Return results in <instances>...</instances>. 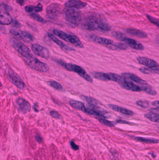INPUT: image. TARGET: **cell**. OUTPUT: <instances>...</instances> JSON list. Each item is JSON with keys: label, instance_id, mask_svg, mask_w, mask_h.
I'll return each instance as SVG.
<instances>
[{"label": "cell", "instance_id": "obj_29", "mask_svg": "<svg viewBox=\"0 0 159 160\" xmlns=\"http://www.w3.org/2000/svg\"><path fill=\"white\" fill-rule=\"evenodd\" d=\"M47 84L52 87L54 89L58 91H61L63 89V87L60 83L55 81H49L47 82Z\"/></svg>", "mask_w": 159, "mask_h": 160}, {"label": "cell", "instance_id": "obj_36", "mask_svg": "<svg viewBox=\"0 0 159 160\" xmlns=\"http://www.w3.org/2000/svg\"><path fill=\"white\" fill-rule=\"evenodd\" d=\"M148 74H156L159 75V66L156 67H148Z\"/></svg>", "mask_w": 159, "mask_h": 160}, {"label": "cell", "instance_id": "obj_14", "mask_svg": "<svg viewBox=\"0 0 159 160\" xmlns=\"http://www.w3.org/2000/svg\"><path fill=\"white\" fill-rule=\"evenodd\" d=\"M120 85L123 88L128 91H135V92H139L142 91L140 87L133 83L129 79L125 78V77H124V82Z\"/></svg>", "mask_w": 159, "mask_h": 160}, {"label": "cell", "instance_id": "obj_34", "mask_svg": "<svg viewBox=\"0 0 159 160\" xmlns=\"http://www.w3.org/2000/svg\"><path fill=\"white\" fill-rule=\"evenodd\" d=\"M99 121L101 124L107 126L108 127H113L114 126V123L110 121L106 120V119L102 118H100L99 119Z\"/></svg>", "mask_w": 159, "mask_h": 160}, {"label": "cell", "instance_id": "obj_33", "mask_svg": "<svg viewBox=\"0 0 159 160\" xmlns=\"http://www.w3.org/2000/svg\"><path fill=\"white\" fill-rule=\"evenodd\" d=\"M147 18L149 20L150 22L152 24H154V25H156L157 27L159 28V20L156 18H154L153 16H151L149 15H146Z\"/></svg>", "mask_w": 159, "mask_h": 160}, {"label": "cell", "instance_id": "obj_20", "mask_svg": "<svg viewBox=\"0 0 159 160\" xmlns=\"http://www.w3.org/2000/svg\"><path fill=\"white\" fill-rule=\"evenodd\" d=\"M126 32L130 35L141 39L146 38L147 36L145 32L135 29H127V30H126Z\"/></svg>", "mask_w": 159, "mask_h": 160}, {"label": "cell", "instance_id": "obj_46", "mask_svg": "<svg viewBox=\"0 0 159 160\" xmlns=\"http://www.w3.org/2000/svg\"><path fill=\"white\" fill-rule=\"evenodd\" d=\"M37 106H36V104H35V105H34V106L33 107L34 110H35V112H39V110H38L37 109Z\"/></svg>", "mask_w": 159, "mask_h": 160}, {"label": "cell", "instance_id": "obj_47", "mask_svg": "<svg viewBox=\"0 0 159 160\" xmlns=\"http://www.w3.org/2000/svg\"><path fill=\"white\" fill-rule=\"evenodd\" d=\"M156 42H158V43H159V35L157 36V37L156 38Z\"/></svg>", "mask_w": 159, "mask_h": 160}, {"label": "cell", "instance_id": "obj_12", "mask_svg": "<svg viewBox=\"0 0 159 160\" xmlns=\"http://www.w3.org/2000/svg\"><path fill=\"white\" fill-rule=\"evenodd\" d=\"M16 104L18 106L19 110L24 114L30 112L31 109L30 103L27 101L22 97H19L16 100Z\"/></svg>", "mask_w": 159, "mask_h": 160}, {"label": "cell", "instance_id": "obj_26", "mask_svg": "<svg viewBox=\"0 0 159 160\" xmlns=\"http://www.w3.org/2000/svg\"><path fill=\"white\" fill-rule=\"evenodd\" d=\"M144 117L151 121L159 123V114L154 113H145Z\"/></svg>", "mask_w": 159, "mask_h": 160}, {"label": "cell", "instance_id": "obj_42", "mask_svg": "<svg viewBox=\"0 0 159 160\" xmlns=\"http://www.w3.org/2000/svg\"><path fill=\"white\" fill-rule=\"evenodd\" d=\"M117 122L118 123H121V124H132L130 122H128L127 121H123V120H118V121H117Z\"/></svg>", "mask_w": 159, "mask_h": 160}, {"label": "cell", "instance_id": "obj_21", "mask_svg": "<svg viewBox=\"0 0 159 160\" xmlns=\"http://www.w3.org/2000/svg\"><path fill=\"white\" fill-rule=\"evenodd\" d=\"M122 76L125 78H127L132 80L134 82L141 85L147 84V82H145V81L142 79L141 78H139L136 75H135L131 73H123L122 74Z\"/></svg>", "mask_w": 159, "mask_h": 160}, {"label": "cell", "instance_id": "obj_25", "mask_svg": "<svg viewBox=\"0 0 159 160\" xmlns=\"http://www.w3.org/2000/svg\"><path fill=\"white\" fill-rule=\"evenodd\" d=\"M109 48L111 49L112 50L118 51V50H125L127 49V46L126 44L121 43H118L110 45Z\"/></svg>", "mask_w": 159, "mask_h": 160}, {"label": "cell", "instance_id": "obj_23", "mask_svg": "<svg viewBox=\"0 0 159 160\" xmlns=\"http://www.w3.org/2000/svg\"><path fill=\"white\" fill-rule=\"evenodd\" d=\"M70 104L72 107L73 108H75L78 110H81L82 112H85L86 110V107L85 104L81 102L75 100H72L70 102Z\"/></svg>", "mask_w": 159, "mask_h": 160}, {"label": "cell", "instance_id": "obj_19", "mask_svg": "<svg viewBox=\"0 0 159 160\" xmlns=\"http://www.w3.org/2000/svg\"><path fill=\"white\" fill-rule=\"evenodd\" d=\"M108 107L114 111L118 112L122 114L132 116L133 114V112L127 108H124L123 107L115 105V104H108Z\"/></svg>", "mask_w": 159, "mask_h": 160}, {"label": "cell", "instance_id": "obj_28", "mask_svg": "<svg viewBox=\"0 0 159 160\" xmlns=\"http://www.w3.org/2000/svg\"><path fill=\"white\" fill-rule=\"evenodd\" d=\"M133 139L136 140L139 142H142L147 143H157L158 142V140L156 139H153V138H145L143 137H135Z\"/></svg>", "mask_w": 159, "mask_h": 160}, {"label": "cell", "instance_id": "obj_5", "mask_svg": "<svg viewBox=\"0 0 159 160\" xmlns=\"http://www.w3.org/2000/svg\"><path fill=\"white\" fill-rule=\"evenodd\" d=\"M24 60L29 67L36 71L45 73L49 70V67L47 64L42 62L33 55L24 58Z\"/></svg>", "mask_w": 159, "mask_h": 160}, {"label": "cell", "instance_id": "obj_41", "mask_svg": "<svg viewBox=\"0 0 159 160\" xmlns=\"http://www.w3.org/2000/svg\"><path fill=\"white\" fill-rule=\"evenodd\" d=\"M36 139L38 142L41 143L43 142V139H42V137L40 135H38V134L36 135Z\"/></svg>", "mask_w": 159, "mask_h": 160}, {"label": "cell", "instance_id": "obj_35", "mask_svg": "<svg viewBox=\"0 0 159 160\" xmlns=\"http://www.w3.org/2000/svg\"><path fill=\"white\" fill-rule=\"evenodd\" d=\"M136 104L141 108H148L149 106V103L148 101L146 100H139L136 102Z\"/></svg>", "mask_w": 159, "mask_h": 160}, {"label": "cell", "instance_id": "obj_44", "mask_svg": "<svg viewBox=\"0 0 159 160\" xmlns=\"http://www.w3.org/2000/svg\"><path fill=\"white\" fill-rule=\"evenodd\" d=\"M26 0H16V2L21 6L24 5Z\"/></svg>", "mask_w": 159, "mask_h": 160}, {"label": "cell", "instance_id": "obj_30", "mask_svg": "<svg viewBox=\"0 0 159 160\" xmlns=\"http://www.w3.org/2000/svg\"><path fill=\"white\" fill-rule=\"evenodd\" d=\"M112 35L115 38L122 41H123L124 40L126 39V37H127L122 32H119V31H112Z\"/></svg>", "mask_w": 159, "mask_h": 160}, {"label": "cell", "instance_id": "obj_13", "mask_svg": "<svg viewBox=\"0 0 159 160\" xmlns=\"http://www.w3.org/2000/svg\"><path fill=\"white\" fill-rule=\"evenodd\" d=\"M87 5V3L83 2L81 0H70L65 3V6L67 8L76 10L83 9Z\"/></svg>", "mask_w": 159, "mask_h": 160}, {"label": "cell", "instance_id": "obj_4", "mask_svg": "<svg viewBox=\"0 0 159 160\" xmlns=\"http://www.w3.org/2000/svg\"><path fill=\"white\" fill-rule=\"evenodd\" d=\"M53 32L55 35L58 36L60 39L64 40L66 42L72 44V45L76 47L79 48H84L83 43L77 36L75 35H69L66 32L58 29H54L53 30Z\"/></svg>", "mask_w": 159, "mask_h": 160}, {"label": "cell", "instance_id": "obj_9", "mask_svg": "<svg viewBox=\"0 0 159 160\" xmlns=\"http://www.w3.org/2000/svg\"><path fill=\"white\" fill-rule=\"evenodd\" d=\"M8 6L1 4L0 10V22L1 25H9L12 22V19L9 13Z\"/></svg>", "mask_w": 159, "mask_h": 160}, {"label": "cell", "instance_id": "obj_40", "mask_svg": "<svg viewBox=\"0 0 159 160\" xmlns=\"http://www.w3.org/2000/svg\"><path fill=\"white\" fill-rule=\"evenodd\" d=\"M70 145L72 146V148L74 150H78L79 149V146L76 145V144L73 141L70 142Z\"/></svg>", "mask_w": 159, "mask_h": 160}, {"label": "cell", "instance_id": "obj_45", "mask_svg": "<svg viewBox=\"0 0 159 160\" xmlns=\"http://www.w3.org/2000/svg\"><path fill=\"white\" fill-rule=\"evenodd\" d=\"M13 23H14V25L16 26V27L18 28L19 27H20V24L18 22L16 21V20L14 21V22H13Z\"/></svg>", "mask_w": 159, "mask_h": 160}, {"label": "cell", "instance_id": "obj_3", "mask_svg": "<svg viewBox=\"0 0 159 160\" xmlns=\"http://www.w3.org/2000/svg\"><path fill=\"white\" fill-rule=\"evenodd\" d=\"M58 63L68 71L75 72L76 74H78V75H79L81 77L83 78L87 82L91 83H93V78L87 73L84 68L80 66L72 63H67L62 61H59Z\"/></svg>", "mask_w": 159, "mask_h": 160}, {"label": "cell", "instance_id": "obj_22", "mask_svg": "<svg viewBox=\"0 0 159 160\" xmlns=\"http://www.w3.org/2000/svg\"><path fill=\"white\" fill-rule=\"evenodd\" d=\"M107 78L109 81H112L119 83V84H121L124 82V77L123 76H120L116 74L112 73H106Z\"/></svg>", "mask_w": 159, "mask_h": 160}, {"label": "cell", "instance_id": "obj_16", "mask_svg": "<svg viewBox=\"0 0 159 160\" xmlns=\"http://www.w3.org/2000/svg\"><path fill=\"white\" fill-rule=\"evenodd\" d=\"M137 60L139 64L147 67L150 68L159 66V64L156 61L146 57L139 56L137 58Z\"/></svg>", "mask_w": 159, "mask_h": 160}, {"label": "cell", "instance_id": "obj_37", "mask_svg": "<svg viewBox=\"0 0 159 160\" xmlns=\"http://www.w3.org/2000/svg\"><path fill=\"white\" fill-rule=\"evenodd\" d=\"M50 115L52 118H57V119H58L60 117V115L58 112L55 110H51L50 112Z\"/></svg>", "mask_w": 159, "mask_h": 160}, {"label": "cell", "instance_id": "obj_27", "mask_svg": "<svg viewBox=\"0 0 159 160\" xmlns=\"http://www.w3.org/2000/svg\"><path fill=\"white\" fill-rule=\"evenodd\" d=\"M93 77L97 79L105 81V82L109 81L108 78H107L106 73H103L100 72H94L93 73Z\"/></svg>", "mask_w": 159, "mask_h": 160}, {"label": "cell", "instance_id": "obj_10", "mask_svg": "<svg viewBox=\"0 0 159 160\" xmlns=\"http://www.w3.org/2000/svg\"><path fill=\"white\" fill-rule=\"evenodd\" d=\"M31 49L34 53L39 57L48 59L50 56V53L48 49L38 44H32Z\"/></svg>", "mask_w": 159, "mask_h": 160}, {"label": "cell", "instance_id": "obj_17", "mask_svg": "<svg viewBox=\"0 0 159 160\" xmlns=\"http://www.w3.org/2000/svg\"><path fill=\"white\" fill-rule=\"evenodd\" d=\"M48 36L51 39V40H52L57 45H58V46L60 47L63 51H65L66 52H68L69 51H74V49L72 48V47H70L67 45H66L62 41H61L60 40L58 39L55 35H53L51 33H48Z\"/></svg>", "mask_w": 159, "mask_h": 160}, {"label": "cell", "instance_id": "obj_18", "mask_svg": "<svg viewBox=\"0 0 159 160\" xmlns=\"http://www.w3.org/2000/svg\"><path fill=\"white\" fill-rule=\"evenodd\" d=\"M123 42L126 44H127L128 46L135 50L141 51L144 49V47L141 43L133 39L126 37V39L124 40Z\"/></svg>", "mask_w": 159, "mask_h": 160}, {"label": "cell", "instance_id": "obj_11", "mask_svg": "<svg viewBox=\"0 0 159 160\" xmlns=\"http://www.w3.org/2000/svg\"><path fill=\"white\" fill-rule=\"evenodd\" d=\"M61 7L59 4L52 3L48 6L46 9V13L49 18H57L60 13Z\"/></svg>", "mask_w": 159, "mask_h": 160}, {"label": "cell", "instance_id": "obj_38", "mask_svg": "<svg viewBox=\"0 0 159 160\" xmlns=\"http://www.w3.org/2000/svg\"><path fill=\"white\" fill-rule=\"evenodd\" d=\"M43 10V5L41 3H38L37 6H34V10L36 12H40L42 11Z\"/></svg>", "mask_w": 159, "mask_h": 160}, {"label": "cell", "instance_id": "obj_8", "mask_svg": "<svg viewBox=\"0 0 159 160\" xmlns=\"http://www.w3.org/2000/svg\"><path fill=\"white\" fill-rule=\"evenodd\" d=\"M10 33L15 39L22 40L25 42L29 43L33 41V36L27 31H22L17 28H12L10 30Z\"/></svg>", "mask_w": 159, "mask_h": 160}, {"label": "cell", "instance_id": "obj_7", "mask_svg": "<svg viewBox=\"0 0 159 160\" xmlns=\"http://www.w3.org/2000/svg\"><path fill=\"white\" fill-rule=\"evenodd\" d=\"M7 76L9 82L15 85L18 88L24 91L26 89V86L21 77L10 68L7 69Z\"/></svg>", "mask_w": 159, "mask_h": 160}, {"label": "cell", "instance_id": "obj_32", "mask_svg": "<svg viewBox=\"0 0 159 160\" xmlns=\"http://www.w3.org/2000/svg\"><path fill=\"white\" fill-rule=\"evenodd\" d=\"M30 17L34 19V20H36L38 22H41L43 24H45L47 22V21L45 20L43 18H42L40 16L38 15V14H36L35 13H30Z\"/></svg>", "mask_w": 159, "mask_h": 160}, {"label": "cell", "instance_id": "obj_15", "mask_svg": "<svg viewBox=\"0 0 159 160\" xmlns=\"http://www.w3.org/2000/svg\"><path fill=\"white\" fill-rule=\"evenodd\" d=\"M89 39L90 40L99 44L100 45H105V46H110L112 45L114 42L112 40L106 39L105 37H100L99 36L95 35H91L89 36Z\"/></svg>", "mask_w": 159, "mask_h": 160}, {"label": "cell", "instance_id": "obj_31", "mask_svg": "<svg viewBox=\"0 0 159 160\" xmlns=\"http://www.w3.org/2000/svg\"><path fill=\"white\" fill-rule=\"evenodd\" d=\"M81 98L84 100L87 101L88 103H89V104H93V105H95V106L100 104L99 102L98 101L95 99L94 98H93V97H91L83 96H82Z\"/></svg>", "mask_w": 159, "mask_h": 160}, {"label": "cell", "instance_id": "obj_2", "mask_svg": "<svg viewBox=\"0 0 159 160\" xmlns=\"http://www.w3.org/2000/svg\"><path fill=\"white\" fill-rule=\"evenodd\" d=\"M64 18L66 22L72 27L78 26L82 20L81 14L79 11L73 9L63 10Z\"/></svg>", "mask_w": 159, "mask_h": 160}, {"label": "cell", "instance_id": "obj_1", "mask_svg": "<svg viewBox=\"0 0 159 160\" xmlns=\"http://www.w3.org/2000/svg\"><path fill=\"white\" fill-rule=\"evenodd\" d=\"M82 27L88 31L100 30L108 31L111 30V27L105 19L97 15H91L85 18L82 22Z\"/></svg>", "mask_w": 159, "mask_h": 160}, {"label": "cell", "instance_id": "obj_24", "mask_svg": "<svg viewBox=\"0 0 159 160\" xmlns=\"http://www.w3.org/2000/svg\"><path fill=\"white\" fill-rule=\"evenodd\" d=\"M141 91H144L145 93H147L148 94L153 96H156L157 94V92L151 86L149 85L148 84H146L141 85L140 86Z\"/></svg>", "mask_w": 159, "mask_h": 160}, {"label": "cell", "instance_id": "obj_43", "mask_svg": "<svg viewBox=\"0 0 159 160\" xmlns=\"http://www.w3.org/2000/svg\"><path fill=\"white\" fill-rule=\"evenodd\" d=\"M152 105L157 108H159V101H155L152 102Z\"/></svg>", "mask_w": 159, "mask_h": 160}, {"label": "cell", "instance_id": "obj_6", "mask_svg": "<svg viewBox=\"0 0 159 160\" xmlns=\"http://www.w3.org/2000/svg\"><path fill=\"white\" fill-rule=\"evenodd\" d=\"M10 43L12 47L16 51H18L21 55H22L24 58H28L33 55L28 47L19 40L15 38H12L10 39Z\"/></svg>", "mask_w": 159, "mask_h": 160}, {"label": "cell", "instance_id": "obj_39", "mask_svg": "<svg viewBox=\"0 0 159 160\" xmlns=\"http://www.w3.org/2000/svg\"><path fill=\"white\" fill-rule=\"evenodd\" d=\"M34 10V6L31 5H28L25 7V10H26L27 12H31Z\"/></svg>", "mask_w": 159, "mask_h": 160}]
</instances>
